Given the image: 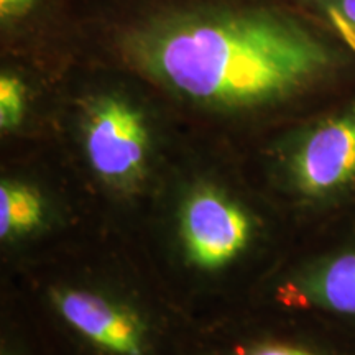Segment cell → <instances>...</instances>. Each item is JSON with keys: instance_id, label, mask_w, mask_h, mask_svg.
Here are the masks:
<instances>
[{"instance_id": "obj_1", "label": "cell", "mask_w": 355, "mask_h": 355, "mask_svg": "<svg viewBox=\"0 0 355 355\" xmlns=\"http://www.w3.org/2000/svg\"><path fill=\"white\" fill-rule=\"evenodd\" d=\"M76 60L137 74L171 107L282 125L355 83V58L288 0H69Z\"/></svg>"}, {"instance_id": "obj_2", "label": "cell", "mask_w": 355, "mask_h": 355, "mask_svg": "<svg viewBox=\"0 0 355 355\" xmlns=\"http://www.w3.org/2000/svg\"><path fill=\"white\" fill-rule=\"evenodd\" d=\"M273 148L293 204L304 216L355 209V83L285 123Z\"/></svg>"}, {"instance_id": "obj_3", "label": "cell", "mask_w": 355, "mask_h": 355, "mask_svg": "<svg viewBox=\"0 0 355 355\" xmlns=\"http://www.w3.org/2000/svg\"><path fill=\"white\" fill-rule=\"evenodd\" d=\"M278 298L293 313L355 334V229L295 265Z\"/></svg>"}, {"instance_id": "obj_4", "label": "cell", "mask_w": 355, "mask_h": 355, "mask_svg": "<svg viewBox=\"0 0 355 355\" xmlns=\"http://www.w3.org/2000/svg\"><path fill=\"white\" fill-rule=\"evenodd\" d=\"M55 304L81 355H162L140 318L101 296L64 290L55 293Z\"/></svg>"}, {"instance_id": "obj_5", "label": "cell", "mask_w": 355, "mask_h": 355, "mask_svg": "<svg viewBox=\"0 0 355 355\" xmlns=\"http://www.w3.org/2000/svg\"><path fill=\"white\" fill-rule=\"evenodd\" d=\"M0 46L68 68L74 61L69 0H0Z\"/></svg>"}, {"instance_id": "obj_6", "label": "cell", "mask_w": 355, "mask_h": 355, "mask_svg": "<svg viewBox=\"0 0 355 355\" xmlns=\"http://www.w3.org/2000/svg\"><path fill=\"white\" fill-rule=\"evenodd\" d=\"M181 232L194 263L219 268L245 248L250 222L241 207L219 193L199 191L184 204Z\"/></svg>"}, {"instance_id": "obj_7", "label": "cell", "mask_w": 355, "mask_h": 355, "mask_svg": "<svg viewBox=\"0 0 355 355\" xmlns=\"http://www.w3.org/2000/svg\"><path fill=\"white\" fill-rule=\"evenodd\" d=\"M306 324L239 339L207 355H355V334L311 316Z\"/></svg>"}, {"instance_id": "obj_8", "label": "cell", "mask_w": 355, "mask_h": 355, "mask_svg": "<svg viewBox=\"0 0 355 355\" xmlns=\"http://www.w3.org/2000/svg\"><path fill=\"white\" fill-rule=\"evenodd\" d=\"M43 219L42 198L24 184L0 186V235L3 239L30 232Z\"/></svg>"}, {"instance_id": "obj_9", "label": "cell", "mask_w": 355, "mask_h": 355, "mask_svg": "<svg viewBox=\"0 0 355 355\" xmlns=\"http://www.w3.org/2000/svg\"><path fill=\"white\" fill-rule=\"evenodd\" d=\"M355 58V0H288Z\"/></svg>"}]
</instances>
